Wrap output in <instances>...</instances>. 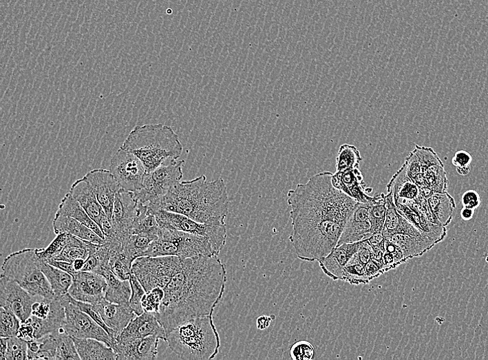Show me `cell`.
<instances>
[{"instance_id":"cell-1","label":"cell","mask_w":488,"mask_h":360,"mask_svg":"<svg viewBox=\"0 0 488 360\" xmlns=\"http://www.w3.org/2000/svg\"><path fill=\"white\" fill-rule=\"evenodd\" d=\"M332 176L319 173L288 192L293 226L289 241L302 261L319 262L337 246L358 203L333 186Z\"/></svg>"},{"instance_id":"cell-2","label":"cell","mask_w":488,"mask_h":360,"mask_svg":"<svg viewBox=\"0 0 488 360\" xmlns=\"http://www.w3.org/2000/svg\"><path fill=\"white\" fill-rule=\"evenodd\" d=\"M226 282V266L217 255L182 260L164 289L159 313L154 314L166 334L190 319L213 314L224 297Z\"/></svg>"},{"instance_id":"cell-3","label":"cell","mask_w":488,"mask_h":360,"mask_svg":"<svg viewBox=\"0 0 488 360\" xmlns=\"http://www.w3.org/2000/svg\"><path fill=\"white\" fill-rule=\"evenodd\" d=\"M229 197L225 181H209L203 175L176 184L162 198L149 205V213L165 210L204 224H226Z\"/></svg>"},{"instance_id":"cell-4","label":"cell","mask_w":488,"mask_h":360,"mask_svg":"<svg viewBox=\"0 0 488 360\" xmlns=\"http://www.w3.org/2000/svg\"><path fill=\"white\" fill-rule=\"evenodd\" d=\"M121 148L138 157L147 173L168 160H177L183 151L178 136L171 127L161 124L136 127Z\"/></svg>"},{"instance_id":"cell-5","label":"cell","mask_w":488,"mask_h":360,"mask_svg":"<svg viewBox=\"0 0 488 360\" xmlns=\"http://www.w3.org/2000/svg\"><path fill=\"white\" fill-rule=\"evenodd\" d=\"M166 342L180 359L210 360L220 352L221 339L213 314L190 319L167 335Z\"/></svg>"},{"instance_id":"cell-6","label":"cell","mask_w":488,"mask_h":360,"mask_svg":"<svg viewBox=\"0 0 488 360\" xmlns=\"http://www.w3.org/2000/svg\"><path fill=\"white\" fill-rule=\"evenodd\" d=\"M1 275L14 280L34 297H56L41 270L36 249H25L9 255L3 264Z\"/></svg>"},{"instance_id":"cell-7","label":"cell","mask_w":488,"mask_h":360,"mask_svg":"<svg viewBox=\"0 0 488 360\" xmlns=\"http://www.w3.org/2000/svg\"><path fill=\"white\" fill-rule=\"evenodd\" d=\"M217 255L209 240L203 236L181 231L161 228L144 257L176 256L181 260ZM218 256V255H217Z\"/></svg>"},{"instance_id":"cell-8","label":"cell","mask_w":488,"mask_h":360,"mask_svg":"<svg viewBox=\"0 0 488 360\" xmlns=\"http://www.w3.org/2000/svg\"><path fill=\"white\" fill-rule=\"evenodd\" d=\"M161 228H167L206 237L219 255L226 244V224H210L195 221L186 215L165 210L153 212Z\"/></svg>"},{"instance_id":"cell-9","label":"cell","mask_w":488,"mask_h":360,"mask_svg":"<svg viewBox=\"0 0 488 360\" xmlns=\"http://www.w3.org/2000/svg\"><path fill=\"white\" fill-rule=\"evenodd\" d=\"M181 261L176 256L142 257L134 262L131 272L146 292L155 288L165 289L179 269Z\"/></svg>"},{"instance_id":"cell-10","label":"cell","mask_w":488,"mask_h":360,"mask_svg":"<svg viewBox=\"0 0 488 360\" xmlns=\"http://www.w3.org/2000/svg\"><path fill=\"white\" fill-rule=\"evenodd\" d=\"M184 160H171L146 174L142 188L134 193L136 199L149 206L165 196L183 177Z\"/></svg>"},{"instance_id":"cell-11","label":"cell","mask_w":488,"mask_h":360,"mask_svg":"<svg viewBox=\"0 0 488 360\" xmlns=\"http://www.w3.org/2000/svg\"><path fill=\"white\" fill-rule=\"evenodd\" d=\"M65 310L64 329L72 337L102 341L112 347L116 341L108 332L73 301L70 294L59 297Z\"/></svg>"},{"instance_id":"cell-12","label":"cell","mask_w":488,"mask_h":360,"mask_svg":"<svg viewBox=\"0 0 488 360\" xmlns=\"http://www.w3.org/2000/svg\"><path fill=\"white\" fill-rule=\"evenodd\" d=\"M109 171L122 189L134 193L141 190L147 174L140 159L123 148L118 149L112 158Z\"/></svg>"},{"instance_id":"cell-13","label":"cell","mask_w":488,"mask_h":360,"mask_svg":"<svg viewBox=\"0 0 488 360\" xmlns=\"http://www.w3.org/2000/svg\"><path fill=\"white\" fill-rule=\"evenodd\" d=\"M142 204L136 198L134 193L121 189L114 202L112 222L114 233L112 237L123 243L133 234L135 221Z\"/></svg>"},{"instance_id":"cell-14","label":"cell","mask_w":488,"mask_h":360,"mask_svg":"<svg viewBox=\"0 0 488 360\" xmlns=\"http://www.w3.org/2000/svg\"><path fill=\"white\" fill-rule=\"evenodd\" d=\"M41 297H34L14 280L1 275L0 306L13 312L21 321L31 316L34 303Z\"/></svg>"},{"instance_id":"cell-15","label":"cell","mask_w":488,"mask_h":360,"mask_svg":"<svg viewBox=\"0 0 488 360\" xmlns=\"http://www.w3.org/2000/svg\"><path fill=\"white\" fill-rule=\"evenodd\" d=\"M72 277L69 294L74 299L95 305L105 298L108 284L104 276L91 272H78Z\"/></svg>"},{"instance_id":"cell-16","label":"cell","mask_w":488,"mask_h":360,"mask_svg":"<svg viewBox=\"0 0 488 360\" xmlns=\"http://www.w3.org/2000/svg\"><path fill=\"white\" fill-rule=\"evenodd\" d=\"M83 178L89 184L107 217L112 220L116 196L122 189L117 179L109 170L102 169L88 172Z\"/></svg>"},{"instance_id":"cell-17","label":"cell","mask_w":488,"mask_h":360,"mask_svg":"<svg viewBox=\"0 0 488 360\" xmlns=\"http://www.w3.org/2000/svg\"><path fill=\"white\" fill-rule=\"evenodd\" d=\"M370 204L357 203L348 218L337 246L365 241L373 234L369 217Z\"/></svg>"},{"instance_id":"cell-18","label":"cell","mask_w":488,"mask_h":360,"mask_svg":"<svg viewBox=\"0 0 488 360\" xmlns=\"http://www.w3.org/2000/svg\"><path fill=\"white\" fill-rule=\"evenodd\" d=\"M157 336L166 342L167 334L156 315L144 313L136 316L116 338V341L123 342L149 336Z\"/></svg>"},{"instance_id":"cell-19","label":"cell","mask_w":488,"mask_h":360,"mask_svg":"<svg viewBox=\"0 0 488 360\" xmlns=\"http://www.w3.org/2000/svg\"><path fill=\"white\" fill-rule=\"evenodd\" d=\"M333 186L359 203H372L375 196L368 195L363 180V176L359 169L348 170L343 172L337 171L332 178Z\"/></svg>"},{"instance_id":"cell-20","label":"cell","mask_w":488,"mask_h":360,"mask_svg":"<svg viewBox=\"0 0 488 360\" xmlns=\"http://www.w3.org/2000/svg\"><path fill=\"white\" fill-rule=\"evenodd\" d=\"M160 339L155 335L131 341H116L113 349L117 359L152 360L158 355Z\"/></svg>"},{"instance_id":"cell-21","label":"cell","mask_w":488,"mask_h":360,"mask_svg":"<svg viewBox=\"0 0 488 360\" xmlns=\"http://www.w3.org/2000/svg\"><path fill=\"white\" fill-rule=\"evenodd\" d=\"M361 242L338 246L328 256L319 260L318 262L323 273L334 281H341L343 271L358 252Z\"/></svg>"},{"instance_id":"cell-22","label":"cell","mask_w":488,"mask_h":360,"mask_svg":"<svg viewBox=\"0 0 488 360\" xmlns=\"http://www.w3.org/2000/svg\"><path fill=\"white\" fill-rule=\"evenodd\" d=\"M94 306L99 312L105 324L116 332L117 337L137 316L129 304H114L105 298Z\"/></svg>"},{"instance_id":"cell-23","label":"cell","mask_w":488,"mask_h":360,"mask_svg":"<svg viewBox=\"0 0 488 360\" xmlns=\"http://www.w3.org/2000/svg\"><path fill=\"white\" fill-rule=\"evenodd\" d=\"M385 237L402 250L407 261L422 257L436 245L433 240L421 232L394 233Z\"/></svg>"},{"instance_id":"cell-24","label":"cell","mask_w":488,"mask_h":360,"mask_svg":"<svg viewBox=\"0 0 488 360\" xmlns=\"http://www.w3.org/2000/svg\"><path fill=\"white\" fill-rule=\"evenodd\" d=\"M70 193L78 202L89 216L100 227L104 220L108 217L89 184L83 178L77 180L72 185Z\"/></svg>"},{"instance_id":"cell-25","label":"cell","mask_w":488,"mask_h":360,"mask_svg":"<svg viewBox=\"0 0 488 360\" xmlns=\"http://www.w3.org/2000/svg\"><path fill=\"white\" fill-rule=\"evenodd\" d=\"M65 319V307L60 298L56 297L52 299L51 310L47 318L41 319L32 315L28 320L34 328L36 339H39L63 328Z\"/></svg>"},{"instance_id":"cell-26","label":"cell","mask_w":488,"mask_h":360,"mask_svg":"<svg viewBox=\"0 0 488 360\" xmlns=\"http://www.w3.org/2000/svg\"><path fill=\"white\" fill-rule=\"evenodd\" d=\"M53 228L56 234L67 233L95 244L105 242V240L91 229L69 216L55 214Z\"/></svg>"},{"instance_id":"cell-27","label":"cell","mask_w":488,"mask_h":360,"mask_svg":"<svg viewBox=\"0 0 488 360\" xmlns=\"http://www.w3.org/2000/svg\"><path fill=\"white\" fill-rule=\"evenodd\" d=\"M386 188L387 192L392 194L394 202L416 200L421 195L420 187L409 177L405 165L390 180Z\"/></svg>"},{"instance_id":"cell-28","label":"cell","mask_w":488,"mask_h":360,"mask_svg":"<svg viewBox=\"0 0 488 360\" xmlns=\"http://www.w3.org/2000/svg\"><path fill=\"white\" fill-rule=\"evenodd\" d=\"M81 359H117L112 347L106 343L90 338L72 337Z\"/></svg>"},{"instance_id":"cell-29","label":"cell","mask_w":488,"mask_h":360,"mask_svg":"<svg viewBox=\"0 0 488 360\" xmlns=\"http://www.w3.org/2000/svg\"><path fill=\"white\" fill-rule=\"evenodd\" d=\"M56 214L74 218L91 229L97 235L105 240V235L97 224L86 213L84 209L69 192L62 199Z\"/></svg>"},{"instance_id":"cell-30","label":"cell","mask_w":488,"mask_h":360,"mask_svg":"<svg viewBox=\"0 0 488 360\" xmlns=\"http://www.w3.org/2000/svg\"><path fill=\"white\" fill-rule=\"evenodd\" d=\"M427 202L435 224L447 226L451 223L456 208V203L452 195L447 191L434 193L427 199Z\"/></svg>"},{"instance_id":"cell-31","label":"cell","mask_w":488,"mask_h":360,"mask_svg":"<svg viewBox=\"0 0 488 360\" xmlns=\"http://www.w3.org/2000/svg\"><path fill=\"white\" fill-rule=\"evenodd\" d=\"M104 277L108 284L105 299L114 304H129L132 293L130 281L120 280L112 271L107 272Z\"/></svg>"},{"instance_id":"cell-32","label":"cell","mask_w":488,"mask_h":360,"mask_svg":"<svg viewBox=\"0 0 488 360\" xmlns=\"http://www.w3.org/2000/svg\"><path fill=\"white\" fill-rule=\"evenodd\" d=\"M41 268L56 297H60L69 293L73 282L70 274L42 261Z\"/></svg>"},{"instance_id":"cell-33","label":"cell","mask_w":488,"mask_h":360,"mask_svg":"<svg viewBox=\"0 0 488 360\" xmlns=\"http://www.w3.org/2000/svg\"><path fill=\"white\" fill-rule=\"evenodd\" d=\"M96 244L70 234L68 243L61 253L54 260L72 263L82 259L86 260Z\"/></svg>"},{"instance_id":"cell-34","label":"cell","mask_w":488,"mask_h":360,"mask_svg":"<svg viewBox=\"0 0 488 360\" xmlns=\"http://www.w3.org/2000/svg\"><path fill=\"white\" fill-rule=\"evenodd\" d=\"M161 232L156 216L149 213L148 206L142 204L133 226L132 233L149 237L154 241Z\"/></svg>"},{"instance_id":"cell-35","label":"cell","mask_w":488,"mask_h":360,"mask_svg":"<svg viewBox=\"0 0 488 360\" xmlns=\"http://www.w3.org/2000/svg\"><path fill=\"white\" fill-rule=\"evenodd\" d=\"M336 160L337 171L343 172L359 169L363 158L356 147L345 144L340 147Z\"/></svg>"},{"instance_id":"cell-36","label":"cell","mask_w":488,"mask_h":360,"mask_svg":"<svg viewBox=\"0 0 488 360\" xmlns=\"http://www.w3.org/2000/svg\"><path fill=\"white\" fill-rule=\"evenodd\" d=\"M153 240L149 237L132 234L123 243V252L129 262L133 264L137 259L144 257Z\"/></svg>"},{"instance_id":"cell-37","label":"cell","mask_w":488,"mask_h":360,"mask_svg":"<svg viewBox=\"0 0 488 360\" xmlns=\"http://www.w3.org/2000/svg\"><path fill=\"white\" fill-rule=\"evenodd\" d=\"M341 281L351 285L368 284L370 282L367 275L365 266L359 261L357 253L344 268Z\"/></svg>"},{"instance_id":"cell-38","label":"cell","mask_w":488,"mask_h":360,"mask_svg":"<svg viewBox=\"0 0 488 360\" xmlns=\"http://www.w3.org/2000/svg\"><path fill=\"white\" fill-rule=\"evenodd\" d=\"M52 335L57 343L58 359H81L72 337L65 331L64 328H60Z\"/></svg>"},{"instance_id":"cell-39","label":"cell","mask_w":488,"mask_h":360,"mask_svg":"<svg viewBox=\"0 0 488 360\" xmlns=\"http://www.w3.org/2000/svg\"><path fill=\"white\" fill-rule=\"evenodd\" d=\"M386 215L385 195L377 194L376 200L370 204L369 217L373 233L382 232Z\"/></svg>"},{"instance_id":"cell-40","label":"cell","mask_w":488,"mask_h":360,"mask_svg":"<svg viewBox=\"0 0 488 360\" xmlns=\"http://www.w3.org/2000/svg\"><path fill=\"white\" fill-rule=\"evenodd\" d=\"M70 234L61 233L56 234L52 243L45 248L36 249V254L39 260L48 263L57 257L68 243Z\"/></svg>"},{"instance_id":"cell-41","label":"cell","mask_w":488,"mask_h":360,"mask_svg":"<svg viewBox=\"0 0 488 360\" xmlns=\"http://www.w3.org/2000/svg\"><path fill=\"white\" fill-rule=\"evenodd\" d=\"M425 178L434 193L447 191L449 181L443 165L429 167L423 173Z\"/></svg>"},{"instance_id":"cell-42","label":"cell","mask_w":488,"mask_h":360,"mask_svg":"<svg viewBox=\"0 0 488 360\" xmlns=\"http://www.w3.org/2000/svg\"><path fill=\"white\" fill-rule=\"evenodd\" d=\"M21 323L13 312L3 307L0 308V337H17Z\"/></svg>"},{"instance_id":"cell-43","label":"cell","mask_w":488,"mask_h":360,"mask_svg":"<svg viewBox=\"0 0 488 360\" xmlns=\"http://www.w3.org/2000/svg\"><path fill=\"white\" fill-rule=\"evenodd\" d=\"M39 350L29 359H58L57 343L54 337L50 334L39 339Z\"/></svg>"},{"instance_id":"cell-44","label":"cell","mask_w":488,"mask_h":360,"mask_svg":"<svg viewBox=\"0 0 488 360\" xmlns=\"http://www.w3.org/2000/svg\"><path fill=\"white\" fill-rule=\"evenodd\" d=\"M8 339V350L6 360L28 359V341L18 337H12Z\"/></svg>"},{"instance_id":"cell-45","label":"cell","mask_w":488,"mask_h":360,"mask_svg":"<svg viewBox=\"0 0 488 360\" xmlns=\"http://www.w3.org/2000/svg\"><path fill=\"white\" fill-rule=\"evenodd\" d=\"M164 297L165 290L161 288H155L149 292H146L142 300L144 311L148 313H158Z\"/></svg>"},{"instance_id":"cell-46","label":"cell","mask_w":488,"mask_h":360,"mask_svg":"<svg viewBox=\"0 0 488 360\" xmlns=\"http://www.w3.org/2000/svg\"><path fill=\"white\" fill-rule=\"evenodd\" d=\"M129 281L132 290L129 304L136 315L138 316L145 313L142 306V300L146 291L133 273Z\"/></svg>"},{"instance_id":"cell-47","label":"cell","mask_w":488,"mask_h":360,"mask_svg":"<svg viewBox=\"0 0 488 360\" xmlns=\"http://www.w3.org/2000/svg\"><path fill=\"white\" fill-rule=\"evenodd\" d=\"M414 151L420 160L423 173L431 167L443 165L437 153L432 148L416 145V149Z\"/></svg>"},{"instance_id":"cell-48","label":"cell","mask_w":488,"mask_h":360,"mask_svg":"<svg viewBox=\"0 0 488 360\" xmlns=\"http://www.w3.org/2000/svg\"><path fill=\"white\" fill-rule=\"evenodd\" d=\"M315 354L314 346L308 341L296 342L290 349V355L294 360H312Z\"/></svg>"},{"instance_id":"cell-49","label":"cell","mask_w":488,"mask_h":360,"mask_svg":"<svg viewBox=\"0 0 488 360\" xmlns=\"http://www.w3.org/2000/svg\"><path fill=\"white\" fill-rule=\"evenodd\" d=\"M72 301L82 311L87 314L90 317H92L97 324H100L111 336V337L116 342L117 334L116 332L110 328L104 321L102 316L97 311L94 306V305L85 303L82 301H77L72 297Z\"/></svg>"},{"instance_id":"cell-50","label":"cell","mask_w":488,"mask_h":360,"mask_svg":"<svg viewBox=\"0 0 488 360\" xmlns=\"http://www.w3.org/2000/svg\"><path fill=\"white\" fill-rule=\"evenodd\" d=\"M109 268L120 280H129L132 274L131 267L121 260L117 255H114L110 260Z\"/></svg>"},{"instance_id":"cell-51","label":"cell","mask_w":488,"mask_h":360,"mask_svg":"<svg viewBox=\"0 0 488 360\" xmlns=\"http://www.w3.org/2000/svg\"><path fill=\"white\" fill-rule=\"evenodd\" d=\"M461 202L463 207L476 210L479 207L481 200L478 193L474 190H467L463 193L461 197Z\"/></svg>"},{"instance_id":"cell-52","label":"cell","mask_w":488,"mask_h":360,"mask_svg":"<svg viewBox=\"0 0 488 360\" xmlns=\"http://www.w3.org/2000/svg\"><path fill=\"white\" fill-rule=\"evenodd\" d=\"M365 266L367 275L370 282L385 273L383 264L374 260H371Z\"/></svg>"},{"instance_id":"cell-53","label":"cell","mask_w":488,"mask_h":360,"mask_svg":"<svg viewBox=\"0 0 488 360\" xmlns=\"http://www.w3.org/2000/svg\"><path fill=\"white\" fill-rule=\"evenodd\" d=\"M452 162L456 168L469 167L472 162V158L469 153L462 150L454 154Z\"/></svg>"},{"instance_id":"cell-54","label":"cell","mask_w":488,"mask_h":360,"mask_svg":"<svg viewBox=\"0 0 488 360\" xmlns=\"http://www.w3.org/2000/svg\"><path fill=\"white\" fill-rule=\"evenodd\" d=\"M374 251L367 240L361 242L359 249L357 252L359 261L365 265L372 259Z\"/></svg>"},{"instance_id":"cell-55","label":"cell","mask_w":488,"mask_h":360,"mask_svg":"<svg viewBox=\"0 0 488 360\" xmlns=\"http://www.w3.org/2000/svg\"><path fill=\"white\" fill-rule=\"evenodd\" d=\"M17 337L28 342L36 339L34 328L28 320L21 323Z\"/></svg>"},{"instance_id":"cell-56","label":"cell","mask_w":488,"mask_h":360,"mask_svg":"<svg viewBox=\"0 0 488 360\" xmlns=\"http://www.w3.org/2000/svg\"><path fill=\"white\" fill-rule=\"evenodd\" d=\"M48 264L70 274L72 276H74L77 273V272L74 269L72 263L52 260L50 261Z\"/></svg>"},{"instance_id":"cell-57","label":"cell","mask_w":488,"mask_h":360,"mask_svg":"<svg viewBox=\"0 0 488 360\" xmlns=\"http://www.w3.org/2000/svg\"><path fill=\"white\" fill-rule=\"evenodd\" d=\"M275 319V315H272L270 316L267 315H260L257 319V328L259 330H265L269 327L273 320Z\"/></svg>"},{"instance_id":"cell-58","label":"cell","mask_w":488,"mask_h":360,"mask_svg":"<svg viewBox=\"0 0 488 360\" xmlns=\"http://www.w3.org/2000/svg\"><path fill=\"white\" fill-rule=\"evenodd\" d=\"M7 350L8 339L7 337H1L0 339V360H6Z\"/></svg>"},{"instance_id":"cell-59","label":"cell","mask_w":488,"mask_h":360,"mask_svg":"<svg viewBox=\"0 0 488 360\" xmlns=\"http://www.w3.org/2000/svg\"><path fill=\"white\" fill-rule=\"evenodd\" d=\"M475 210L463 207L460 211V217L465 221H469L474 218Z\"/></svg>"},{"instance_id":"cell-60","label":"cell","mask_w":488,"mask_h":360,"mask_svg":"<svg viewBox=\"0 0 488 360\" xmlns=\"http://www.w3.org/2000/svg\"><path fill=\"white\" fill-rule=\"evenodd\" d=\"M72 264L74 269L77 273L81 272L83 268V266H84L85 260L78 259V260L74 261Z\"/></svg>"},{"instance_id":"cell-61","label":"cell","mask_w":488,"mask_h":360,"mask_svg":"<svg viewBox=\"0 0 488 360\" xmlns=\"http://www.w3.org/2000/svg\"><path fill=\"white\" fill-rule=\"evenodd\" d=\"M457 173L462 176H465L468 175L471 171V166L461 168H456Z\"/></svg>"}]
</instances>
